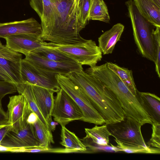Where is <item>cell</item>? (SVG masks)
Wrapping results in <instances>:
<instances>
[{
    "label": "cell",
    "mask_w": 160,
    "mask_h": 160,
    "mask_svg": "<svg viewBox=\"0 0 160 160\" xmlns=\"http://www.w3.org/2000/svg\"><path fill=\"white\" fill-rule=\"evenodd\" d=\"M82 90L95 108L108 125L124 118V111L117 97L107 86L84 71L66 75Z\"/></svg>",
    "instance_id": "6da1fadb"
},
{
    "label": "cell",
    "mask_w": 160,
    "mask_h": 160,
    "mask_svg": "<svg viewBox=\"0 0 160 160\" xmlns=\"http://www.w3.org/2000/svg\"><path fill=\"white\" fill-rule=\"evenodd\" d=\"M52 1L53 7L52 23L41 39L64 45H79L86 42L88 40L79 34L84 28L80 21V12L75 7L74 0Z\"/></svg>",
    "instance_id": "7a4b0ae2"
},
{
    "label": "cell",
    "mask_w": 160,
    "mask_h": 160,
    "mask_svg": "<svg viewBox=\"0 0 160 160\" xmlns=\"http://www.w3.org/2000/svg\"><path fill=\"white\" fill-rule=\"evenodd\" d=\"M84 71L98 79L112 92L119 101L125 116L133 118L142 126L147 123L152 124L150 116L142 107L136 96L108 67L107 63L90 67Z\"/></svg>",
    "instance_id": "3957f363"
},
{
    "label": "cell",
    "mask_w": 160,
    "mask_h": 160,
    "mask_svg": "<svg viewBox=\"0 0 160 160\" xmlns=\"http://www.w3.org/2000/svg\"><path fill=\"white\" fill-rule=\"evenodd\" d=\"M125 4L128 11L138 51L142 57L154 62L153 32L155 27L141 15L133 0H129Z\"/></svg>",
    "instance_id": "277c9868"
},
{
    "label": "cell",
    "mask_w": 160,
    "mask_h": 160,
    "mask_svg": "<svg viewBox=\"0 0 160 160\" xmlns=\"http://www.w3.org/2000/svg\"><path fill=\"white\" fill-rule=\"evenodd\" d=\"M56 77L60 88L71 97L81 110L83 115L82 121L96 125L105 124L103 118L78 86L65 75L57 74Z\"/></svg>",
    "instance_id": "5b68a950"
},
{
    "label": "cell",
    "mask_w": 160,
    "mask_h": 160,
    "mask_svg": "<svg viewBox=\"0 0 160 160\" xmlns=\"http://www.w3.org/2000/svg\"><path fill=\"white\" fill-rule=\"evenodd\" d=\"M44 46L58 50L72 58L81 66L92 67L101 61L102 53L98 46L92 40H88L79 45H60L52 42H45Z\"/></svg>",
    "instance_id": "8992f818"
},
{
    "label": "cell",
    "mask_w": 160,
    "mask_h": 160,
    "mask_svg": "<svg viewBox=\"0 0 160 160\" xmlns=\"http://www.w3.org/2000/svg\"><path fill=\"white\" fill-rule=\"evenodd\" d=\"M54 121L61 126L75 120L82 121V112L75 101L61 88L54 98L51 114Z\"/></svg>",
    "instance_id": "52a82bcc"
},
{
    "label": "cell",
    "mask_w": 160,
    "mask_h": 160,
    "mask_svg": "<svg viewBox=\"0 0 160 160\" xmlns=\"http://www.w3.org/2000/svg\"><path fill=\"white\" fill-rule=\"evenodd\" d=\"M115 140L121 142L147 147L141 131V124L137 121L125 116L122 121L107 125Z\"/></svg>",
    "instance_id": "ba28073f"
},
{
    "label": "cell",
    "mask_w": 160,
    "mask_h": 160,
    "mask_svg": "<svg viewBox=\"0 0 160 160\" xmlns=\"http://www.w3.org/2000/svg\"><path fill=\"white\" fill-rule=\"evenodd\" d=\"M21 53L2 44L0 41V74L6 82L15 85L23 83L21 73Z\"/></svg>",
    "instance_id": "9c48e42d"
},
{
    "label": "cell",
    "mask_w": 160,
    "mask_h": 160,
    "mask_svg": "<svg viewBox=\"0 0 160 160\" xmlns=\"http://www.w3.org/2000/svg\"><path fill=\"white\" fill-rule=\"evenodd\" d=\"M21 73L23 83L45 88L56 93L61 89L56 77V74L38 69L24 59L21 62Z\"/></svg>",
    "instance_id": "30bf717a"
},
{
    "label": "cell",
    "mask_w": 160,
    "mask_h": 160,
    "mask_svg": "<svg viewBox=\"0 0 160 160\" xmlns=\"http://www.w3.org/2000/svg\"><path fill=\"white\" fill-rule=\"evenodd\" d=\"M1 144L11 148H20L37 147L40 143L33 125L25 122L20 128L11 129Z\"/></svg>",
    "instance_id": "8fae6325"
},
{
    "label": "cell",
    "mask_w": 160,
    "mask_h": 160,
    "mask_svg": "<svg viewBox=\"0 0 160 160\" xmlns=\"http://www.w3.org/2000/svg\"><path fill=\"white\" fill-rule=\"evenodd\" d=\"M24 59L30 64L44 72L66 75L73 72L83 70L82 66L75 62H58L42 58L30 52Z\"/></svg>",
    "instance_id": "7c38bea8"
},
{
    "label": "cell",
    "mask_w": 160,
    "mask_h": 160,
    "mask_svg": "<svg viewBox=\"0 0 160 160\" xmlns=\"http://www.w3.org/2000/svg\"><path fill=\"white\" fill-rule=\"evenodd\" d=\"M7 114L8 124L12 126V129H17L26 122L29 114L32 111L22 94L9 97Z\"/></svg>",
    "instance_id": "4fadbf2b"
},
{
    "label": "cell",
    "mask_w": 160,
    "mask_h": 160,
    "mask_svg": "<svg viewBox=\"0 0 160 160\" xmlns=\"http://www.w3.org/2000/svg\"><path fill=\"white\" fill-rule=\"evenodd\" d=\"M41 25L34 18L5 23H0V38L20 34H32L41 37Z\"/></svg>",
    "instance_id": "5bb4252c"
},
{
    "label": "cell",
    "mask_w": 160,
    "mask_h": 160,
    "mask_svg": "<svg viewBox=\"0 0 160 160\" xmlns=\"http://www.w3.org/2000/svg\"><path fill=\"white\" fill-rule=\"evenodd\" d=\"M6 45L12 50L25 56L45 45L40 37L32 34H20L5 37Z\"/></svg>",
    "instance_id": "9a60e30c"
},
{
    "label": "cell",
    "mask_w": 160,
    "mask_h": 160,
    "mask_svg": "<svg viewBox=\"0 0 160 160\" xmlns=\"http://www.w3.org/2000/svg\"><path fill=\"white\" fill-rule=\"evenodd\" d=\"M31 85L38 108L48 125V122L52 120L51 114L54 104V92L45 88Z\"/></svg>",
    "instance_id": "2e32d148"
},
{
    "label": "cell",
    "mask_w": 160,
    "mask_h": 160,
    "mask_svg": "<svg viewBox=\"0 0 160 160\" xmlns=\"http://www.w3.org/2000/svg\"><path fill=\"white\" fill-rule=\"evenodd\" d=\"M30 4L40 18L42 28L41 37L48 32L52 26L53 19V3L52 0H30Z\"/></svg>",
    "instance_id": "e0dca14e"
},
{
    "label": "cell",
    "mask_w": 160,
    "mask_h": 160,
    "mask_svg": "<svg viewBox=\"0 0 160 160\" xmlns=\"http://www.w3.org/2000/svg\"><path fill=\"white\" fill-rule=\"evenodd\" d=\"M141 15L155 27H160V0H133Z\"/></svg>",
    "instance_id": "ac0fdd59"
},
{
    "label": "cell",
    "mask_w": 160,
    "mask_h": 160,
    "mask_svg": "<svg viewBox=\"0 0 160 160\" xmlns=\"http://www.w3.org/2000/svg\"><path fill=\"white\" fill-rule=\"evenodd\" d=\"M124 28L122 24L117 23L98 38V47L103 55L112 52L116 43L120 40Z\"/></svg>",
    "instance_id": "d6986e66"
},
{
    "label": "cell",
    "mask_w": 160,
    "mask_h": 160,
    "mask_svg": "<svg viewBox=\"0 0 160 160\" xmlns=\"http://www.w3.org/2000/svg\"><path fill=\"white\" fill-rule=\"evenodd\" d=\"M136 97L150 116L152 123H160V99L155 94L137 90Z\"/></svg>",
    "instance_id": "ffe728a7"
},
{
    "label": "cell",
    "mask_w": 160,
    "mask_h": 160,
    "mask_svg": "<svg viewBox=\"0 0 160 160\" xmlns=\"http://www.w3.org/2000/svg\"><path fill=\"white\" fill-rule=\"evenodd\" d=\"M60 143L69 153L84 152L87 151L86 146L73 132L61 126Z\"/></svg>",
    "instance_id": "44dd1931"
},
{
    "label": "cell",
    "mask_w": 160,
    "mask_h": 160,
    "mask_svg": "<svg viewBox=\"0 0 160 160\" xmlns=\"http://www.w3.org/2000/svg\"><path fill=\"white\" fill-rule=\"evenodd\" d=\"M85 130L86 136L83 139H90L95 145L105 146L109 144V137L111 134L107 124L96 125L92 128H85Z\"/></svg>",
    "instance_id": "7402d4cb"
},
{
    "label": "cell",
    "mask_w": 160,
    "mask_h": 160,
    "mask_svg": "<svg viewBox=\"0 0 160 160\" xmlns=\"http://www.w3.org/2000/svg\"><path fill=\"white\" fill-rule=\"evenodd\" d=\"M108 67L112 70L122 82L131 92L135 96L137 94V88L131 70L121 67L116 63L106 62Z\"/></svg>",
    "instance_id": "603a6c76"
},
{
    "label": "cell",
    "mask_w": 160,
    "mask_h": 160,
    "mask_svg": "<svg viewBox=\"0 0 160 160\" xmlns=\"http://www.w3.org/2000/svg\"><path fill=\"white\" fill-rule=\"evenodd\" d=\"M17 91L25 97L32 110L37 115L40 120L48 128V124L40 111L36 102L30 84L23 83L15 85Z\"/></svg>",
    "instance_id": "cb8c5ba5"
},
{
    "label": "cell",
    "mask_w": 160,
    "mask_h": 160,
    "mask_svg": "<svg viewBox=\"0 0 160 160\" xmlns=\"http://www.w3.org/2000/svg\"><path fill=\"white\" fill-rule=\"evenodd\" d=\"M31 52L43 58L55 62H76L64 53L46 46L38 48Z\"/></svg>",
    "instance_id": "d4e9b609"
},
{
    "label": "cell",
    "mask_w": 160,
    "mask_h": 160,
    "mask_svg": "<svg viewBox=\"0 0 160 160\" xmlns=\"http://www.w3.org/2000/svg\"><path fill=\"white\" fill-rule=\"evenodd\" d=\"M88 20H93L108 23L110 20L107 7L103 0H93L90 7Z\"/></svg>",
    "instance_id": "484cf974"
},
{
    "label": "cell",
    "mask_w": 160,
    "mask_h": 160,
    "mask_svg": "<svg viewBox=\"0 0 160 160\" xmlns=\"http://www.w3.org/2000/svg\"><path fill=\"white\" fill-rule=\"evenodd\" d=\"M36 135L39 142V146L49 148L51 143L54 142L51 131L38 119L33 125Z\"/></svg>",
    "instance_id": "4316f807"
},
{
    "label": "cell",
    "mask_w": 160,
    "mask_h": 160,
    "mask_svg": "<svg viewBox=\"0 0 160 160\" xmlns=\"http://www.w3.org/2000/svg\"><path fill=\"white\" fill-rule=\"evenodd\" d=\"M117 144L116 146L120 151L127 153H143L148 154H158L160 153V148L147 147L139 145L130 144L121 142L114 139Z\"/></svg>",
    "instance_id": "83f0119b"
},
{
    "label": "cell",
    "mask_w": 160,
    "mask_h": 160,
    "mask_svg": "<svg viewBox=\"0 0 160 160\" xmlns=\"http://www.w3.org/2000/svg\"><path fill=\"white\" fill-rule=\"evenodd\" d=\"M155 70L160 78V27H155L153 32Z\"/></svg>",
    "instance_id": "f1b7e54d"
},
{
    "label": "cell",
    "mask_w": 160,
    "mask_h": 160,
    "mask_svg": "<svg viewBox=\"0 0 160 160\" xmlns=\"http://www.w3.org/2000/svg\"><path fill=\"white\" fill-rule=\"evenodd\" d=\"M93 0H79L78 4L81 22L85 28L89 20L88 16L90 7Z\"/></svg>",
    "instance_id": "f546056e"
},
{
    "label": "cell",
    "mask_w": 160,
    "mask_h": 160,
    "mask_svg": "<svg viewBox=\"0 0 160 160\" xmlns=\"http://www.w3.org/2000/svg\"><path fill=\"white\" fill-rule=\"evenodd\" d=\"M151 137L148 142V146L160 148V123H152Z\"/></svg>",
    "instance_id": "4dcf8cb0"
},
{
    "label": "cell",
    "mask_w": 160,
    "mask_h": 160,
    "mask_svg": "<svg viewBox=\"0 0 160 160\" xmlns=\"http://www.w3.org/2000/svg\"><path fill=\"white\" fill-rule=\"evenodd\" d=\"M17 91L15 85L4 81L0 80V97L3 98L5 95L12 94Z\"/></svg>",
    "instance_id": "1f68e13d"
},
{
    "label": "cell",
    "mask_w": 160,
    "mask_h": 160,
    "mask_svg": "<svg viewBox=\"0 0 160 160\" xmlns=\"http://www.w3.org/2000/svg\"><path fill=\"white\" fill-rule=\"evenodd\" d=\"M111 145L107 146H102L97 145H88L91 150L94 152H120L119 149L116 146H114L110 143Z\"/></svg>",
    "instance_id": "d6a6232c"
},
{
    "label": "cell",
    "mask_w": 160,
    "mask_h": 160,
    "mask_svg": "<svg viewBox=\"0 0 160 160\" xmlns=\"http://www.w3.org/2000/svg\"><path fill=\"white\" fill-rule=\"evenodd\" d=\"M3 98L0 97V125L8 124V117L2 108V99Z\"/></svg>",
    "instance_id": "836d02e7"
},
{
    "label": "cell",
    "mask_w": 160,
    "mask_h": 160,
    "mask_svg": "<svg viewBox=\"0 0 160 160\" xmlns=\"http://www.w3.org/2000/svg\"><path fill=\"white\" fill-rule=\"evenodd\" d=\"M12 127L10 124H5L0 128V145L7 133L10 131Z\"/></svg>",
    "instance_id": "e575fe53"
},
{
    "label": "cell",
    "mask_w": 160,
    "mask_h": 160,
    "mask_svg": "<svg viewBox=\"0 0 160 160\" xmlns=\"http://www.w3.org/2000/svg\"><path fill=\"white\" fill-rule=\"evenodd\" d=\"M38 119L39 118L37 114L32 111L28 115L26 122L28 124L33 125Z\"/></svg>",
    "instance_id": "d590c367"
},
{
    "label": "cell",
    "mask_w": 160,
    "mask_h": 160,
    "mask_svg": "<svg viewBox=\"0 0 160 160\" xmlns=\"http://www.w3.org/2000/svg\"><path fill=\"white\" fill-rule=\"evenodd\" d=\"M58 122H54L52 120L50 121L48 123L49 128L51 131H53L56 128V127L58 124Z\"/></svg>",
    "instance_id": "8d00e7d4"
},
{
    "label": "cell",
    "mask_w": 160,
    "mask_h": 160,
    "mask_svg": "<svg viewBox=\"0 0 160 160\" xmlns=\"http://www.w3.org/2000/svg\"><path fill=\"white\" fill-rule=\"evenodd\" d=\"M13 148L0 145V152H10Z\"/></svg>",
    "instance_id": "74e56055"
},
{
    "label": "cell",
    "mask_w": 160,
    "mask_h": 160,
    "mask_svg": "<svg viewBox=\"0 0 160 160\" xmlns=\"http://www.w3.org/2000/svg\"><path fill=\"white\" fill-rule=\"evenodd\" d=\"M0 80L5 81L4 78L0 74Z\"/></svg>",
    "instance_id": "f35d334b"
},
{
    "label": "cell",
    "mask_w": 160,
    "mask_h": 160,
    "mask_svg": "<svg viewBox=\"0 0 160 160\" xmlns=\"http://www.w3.org/2000/svg\"><path fill=\"white\" fill-rule=\"evenodd\" d=\"M4 125H0V128H1V127H2L3 126H4Z\"/></svg>",
    "instance_id": "ab89813d"
}]
</instances>
